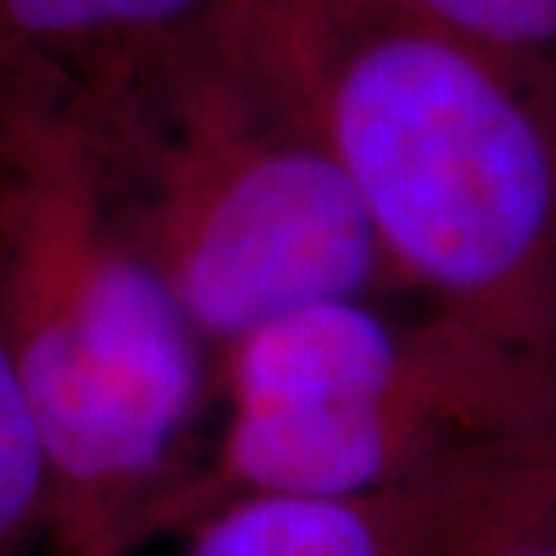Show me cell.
<instances>
[{"mask_svg": "<svg viewBox=\"0 0 556 556\" xmlns=\"http://www.w3.org/2000/svg\"><path fill=\"white\" fill-rule=\"evenodd\" d=\"M225 26L348 174L402 293L556 362L553 94L391 0H236Z\"/></svg>", "mask_w": 556, "mask_h": 556, "instance_id": "1", "label": "cell"}, {"mask_svg": "<svg viewBox=\"0 0 556 556\" xmlns=\"http://www.w3.org/2000/svg\"><path fill=\"white\" fill-rule=\"evenodd\" d=\"M0 340L40 427L59 556L192 481L206 348L135 236L84 94L0 65Z\"/></svg>", "mask_w": 556, "mask_h": 556, "instance_id": "2", "label": "cell"}, {"mask_svg": "<svg viewBox=\"0 0 556 556\" xmlns=\"http://www.w3.org/2000/svg\"><path fill=\"white\" fill-rule=\"evenodd\" d=\"M76 87L138 242L210 348L402 289L348 174L225 18Z\"/></svg>", "mask_w": 556, "mask_h": 556, "instance_id": "3", "label": "cell"}, {"mask_svg": "<svg viewBox=\"0 0 556 556\" xmlns=\"http://www.w3.org/2000/svg\"><path fill=\"white\" fill-rule=\"evenodd\" d=\"M225 430L163 498L177 528L239 495H365L556 422V362L444 311L326 300L217 351Z\"/></svg>", "mask_w": 556, "mask_h": 556, "instance_id": "4", "label": "cell"}, {"mask_svg": "<svg viewBox=\"0 0 556 556\" xmlns=\"http://www.w3.org/2000/svg\"><path fill=\"white\" fill-rule=\"evenodd\" d=\"M556 481V422L365 495H239L185 556H470Z\"/></svg>", "mask_w": 556, "mask_h": 556, "instance_id": "5", "label": "cell"}, {"mask_svg": "<svg viewBox=\"0 0 556 556\" xmlns=\"http://www.w3.org/2000/svg\"><path fill=\"white\" fill-rule=\"evenodd\" d=\"M236 0H0V65H43L70 80H105L195 33Z\"/></svg>", "mask_w": 556, "mask_h": 556, "instance_id": "6", "label": "cell"}, {"mask_svg": "<svg viewBox=\"0 0 556 556\" xmlns=\"http://www.w3.org/2000/svg\"><path fill=\"white\" fill-rule=\"evenodd\" d=\"M556 94V0H391Z\"/></svg>", "mask_w": 556, "mask_h": 556, "instance_id": "7", "label": "cell"}, {"mask_svg": "<svg viewBox=\"0 0 556 556\" xmlns=\"http://www.w3.org/2000/svg\"><path fill=\"white\" fill-rule=\"evenodd\" d=\"M51 473L40 427L0 340V556H15L37 528H48Z\"/></svg>", "mask_w": 556, "mask_h": 556, "instance_id": "8", "label": "cell"}, {"mask_svg": "<svg viewBox=\"0 0 556 556\" xmlns=\"http://www.w3.org/2000/svg\"><path fill=\"white\" fill-rule=\"evenodd\" d=\"M470 556H556V484L525 514L492 531Z\"/></svg>", "mask_w": 556, "mask_h": 556, "instance_id": "9", "label": "cell"}, {"mask_svg": "<svg viewBox=\"0 0 556 556\" xmlns=\"http://www.w3.org/2000/svg\"><path fill=\"white\" fill-rule=\"evenodd\" d=\"M553 135H556V94H553Z\"/></svg>", "mask_w": 556, "mask_h": 556, "instance_id": "10", "label": "cell"}]
</instances>
